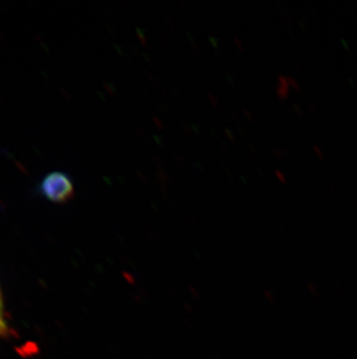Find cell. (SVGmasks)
<instances>
[{
	"mask_svg": "<svg viewBox=\"0 0 357 359\" xmlns=\"http://www.w3.org/2000/svg\"><path fill=\"white\" fill-rule=\"evenodd\" d=\"M40 192L51 203H66L74 196V183L65 173L52 172L41 182Z\"/></svg>",
	"mask_w": 357,
	"mask_h": 359,
	"instance_id": "6da1fadb",
	"label": "cell"
},
{
	"mask_svg": "<svg viewBox=\"0 0 357 359\" xmlns=\"http://www.w3.org/2000/svg\"><path fill=\"white\" fill-rule=\"evenodd\" d=\"M4 328L3 312H1V302H0V329Z\"/></svg>",
	"mask_w": 357,
	"mask_h": 359,
	"instance_id": "7a4b0ae2",
	"label": "cell"
}]
</instances>
